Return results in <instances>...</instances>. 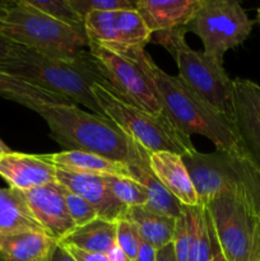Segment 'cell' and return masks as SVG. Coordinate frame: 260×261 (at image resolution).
Segmentation results:
<instances>
[{
    "instance_id": "1",
    "label": "cell",
    "mask_w": 260,
    "mask_h": 261,
    "mask_svg": "<svg viewBox=\"0 0 260 261\" xmlns=\"http://www.w3.org/2000/svg\"><path fill=\"white\" fill-rule=\"evenodd\" d=\"M112 50L130 56L144 68L154 84L165 114L184 134L205 137L216 145L217 150L244 153L231 120L196 94L180 76L170 75L162 70L145 53L144 47Z\"/></svg>"
},
{
    "instance_id": "2",
    "label": "cell",
    "mask_w": 260,
    "mask_h": 261,
    "mask_svg": "<svg viewBox=\"0 0 260 261\" xmlns=\"http://www.w3.org/2000/svg\"><path fill=\"white\" fill-rule=\"evenodd\" d=\"M50 135L65 150L94 153L132 167L148 152L105 115L87 112L75 103H41L36 107Z\"/></svg>"
},
{
    "instance_id": "3",
    "label": "cell",
    "mask_w": 260,
    "mask_h": 261,
    "mask_svg": "<svg viewBox=\"0 0 260 261\" xmlns=\"http://www.w3.org/2000/svg\"><path fill=\"white\" fill-rule=\"evenodd\" d=\"M3 71L51 93L83 105L93 114L103 115L93 92V84L107 86L89 50L73 59L51 58L20 47L12 58L0 61Z\"/></svg>"
},
{
    "instance_id": "4",
    "label": "cell",
    "mask_w": 260,
    "mask_h": 261,
    "mask_svg": "<svg viewBox=\"0 0 260 261\" xmlns=\"http://www.w3.org/2000/svg\"><path fill=\"white\" fill-rule=\"evenodd\" d=\"M199 199L204 206L221 194L237 196L260 209V167L244 153L198 150L183 155Z\"/></svg>"
},
{
    "instance_id": "5",
    "label": "cell",
    "mask_w": 260,
    "mask_h": 261,
    "mask_svg": "<svg viewBox=\"0 0 260 261\" xmlns=\"http://www.w3.org/2000/svg\"><path fill=\"white\" fill-rule=\"evenodd\" d=\"M0 35L17 45L51 58L73 59L88 51L84 27L66 24L25 5L13 2Z\"/></svg>"
},
{
    "instance_id": "6",
    "label": "cell",
    "mask_w": 260,
    "mask_h": 261,
    "mask_svg": "<svg viewBox=\"0 0 260 261\" xmlns=\"http://www.w3.org/2000/svg\"><path fill=\"white\" fill-rule=\"evenodd\" d=\"M92 92L105 116L148 153L172 152L185 155L196 150L191 137L178 130L166 114L157 116L127 103L103 84H93Z\"/></svg>"
},
{
    "instance_id": "7",
    "label": "cell",
    "mask_w": 260,
    "mask_h": 261,
    "mask_svg": "<svg viewBox=\"0 0 260 261\" xmlns=\"http://www.w3.org/2000/svg\"><path fill=\"white\" fill-rule=\"evenodd\" d=\"M153 35L150 41L170 53L184 83L232 121V79L223 64L191 48L185 41V27Z\"/></svg>"
},
{
    "instance_id": "8",
    "label": "cell",
    "mask_w": 260,
    "mask_h": 261,
    "mask_svg": "<svg viewBox=\"0 0 260 261\" xmlns=\"http://www.w3.org/2000/svg\"><path fill=\"white\" fill-rule=\"evenodd\" d=\"M208 211L226 261H260V209L229 194L212 199Z\"/></svg>"
},
{
    "instance_id": "9",
    "label": "cell",
    "mask_w": 260,
    "mask_h": 261,
    "mask_svg": "<svg viewBox=\"0 0 260 261\" xmlns=\"http://www.w3.org/2000/svg\"><path fill=\"white\" fill-rule=\"evenodd\" d=\"M252 24L236 0H203L185 31L200 38L205 55L223 64L224 54L249 37Z\"/></svg>"
},
{
    "instance_id": "10",
    "label": "cell",
    "mask_w": 260,
    "mask_h": 261,
    "mask_svg": "<svg viewBox=\"0 0 260 261\" xmlns=\"http://www.w3.org/2000/svg\"><path fill=\"white\" fill-rule=\"evenodd\" d=\"M88 50L107 87L120 98L152 115L165 114L152 79L137 60L98 43L89 42Z\"/></svg>"
},
{
    "instance_id": "11",
    "label": "cell",
    "mask_w": 260,
    "mask_h": 261,
    "mask_svg": "<svg viewBox=\"0 0 260 261\" xmlns=\"http://www.w3.org/2000/svg\"><path fill=\"white\" fill-rule=\"evenodd\" d=\"M89 42L112 48L144 47L152 32L137 9L92 12L84 17Z\"/></svg>"
},
{
    "instance_id": "12",
    "label": "cell",
    "mask_w": 260,
    "mask_h": 261,
    "mask_svg": "<svg viewBox=\"0 0 260 261\" xmlns=\"http://www.w3.org/2000/svg\"><path fill=\"white\" fill-rule=\"evenodd\" d=\"M232 124L245 154L260 167V86L232 79Z\"/></svg>"
},
{
    "instance_id": "13",
    "label": "cell",
    "mask_w": 260,
    "mask_h": 261,
    "mask_svg": "<svg viewBox=\"0 0 260 261\" xmlns=\"http://www.w3.org/2000/svg\"><path fill=\"white\" fill-rule=\"evenodd\" d=\"M20 193L36 221L54 240L61 241L76 228L66 206L65 189L59 182Z\"/></svg>"
},
{
    "instance_id": "14",
    "label": "cell",
    "mask_w": 260,
    "mask_h": 261,
    "mask_svg": "<svg viewBox=\"0 0 260 261\" xmlns=\"http://www.w3.org/2000/svg\"><path fill=\"white\" fill-rule=\"evenodd\" d=\"M56 178L66 190L88 201L96 209L98 218L117 222L126 216L127 206L115 198L103 176L73 172L58 167Z\"/></svg>"
},
{
    "instance_id": "15",
    "label": "cell",
    "mask_w": 260,
    "mask_h": 261,
    "mask_svg": "<svg viewBox=\"0 0 260 261\" xmlns=\"http://www.w3.org/2000/svg\"><path fill=\"white\" fill-rule=\"evenodd\" d=\"M56 167L43 154H28L10 150L0 155V177L18 191L58 184Z\"/></svg>"
},
{
    "instance_id": "16",
    "label": "cell",
    "mask_w": 260,
    "mask_h": 261,
    "mask_svg": "<svg viewBox=\"0 0 260 261\" xmlns=\"http://www.w3.org/2000/svg\"><path fill=\"white\" fill-rule=\"evenodd\" d=\"M203 0H135V9L153 33L185 27Z\"/></svg>"
},
{
    "instance_id": "17",
    "label": "cell",
    "mask_w": 260,
    "mask_h": 261,
    "mask_svg": "<svg viewBox=\"0 0 260 261\" xmlns=\"http://www.w3.org/2000/svg\"><path fill=\"white\" fill-rule=\"evenodd\" d=\"M149 167L161 184L184 206H199V199L183 155L172 152L149 153Z\"/></svg>"
},
{
    "instance_id": "18",
    "label": "cell",
    "mask_w": 260,
    "mask_h": 261,
    "mask_svg": "<svg viewBox=\"0 0 260 261\" xmlns=\"http://www.w3.org/2000/svg\"><path fill=\"white\" fill-rule=\"evenodd\" d=\"M43 157L56 167L73 171V172L134 178L127 166L107 160L94 153L81 152V150H63L59 153H46Z\"/></svg>"
},
{
    "instance_id": "19",
    "label": "cell",
    "mask_w": 260,
    "mask_h": 261,
    "mask_svg": "<svg viewBox=\"0 0 260 261\" xmlns=\"http://www.w3.org/2000/svg\"><path fill=\"white\" fill-rule=\"evenodd\" d=\"M58 244L41 231L0 234V256L5 261H41Z\"/></svg>"
},
{
    "instance_id": "20",
    "label": "cell",
    "mask_w": 260,
    "mask_h": 261,
    "mask_svg": "<svg viewBox=\"0 0 260 261\" xmlns=\"http://www.w3.org/2000/svg\"><path fill=\"white\" fill-rule=\"evenodd\" d=\"M125 218L137 227L143 241L155 250L171 244L176 228V219L157 213L145 205L127 208Z\"/></svg>"
},
{
    "instance_id": "21",
    "label": "cell",
    "mask_w": 260,
    "mask_h": 261,
    "mask_svg": "<svg viewBox=\"0 0 260 261\" xmlns=\"http://www.w3.org/2000/svg\"><path fill=\"white\" fill-rule=\"evenodd\" d=\"M135 181L144 186L148 201L145 206L157 213L177 219L183 212L180 201L158 181L149 167V153L139 163L129 167Z\"/></svg>"
},
{
    "instance_id": "22",
    "label": "cell",
    "mask_w": 260,
    "mask_h": 261,
    "mask_svg": "<svg viewBox=\"0 0 260 261\" xmlns=\"http://www.w3.org/2000/svg\"><path fill=\"white\" fill-rule=\"evenodd\" d=\"M22 231L45 232L31 213L20 191L0 189V234Z\"/></svg>"
},
{
    "instance_id": "23",
    "label": "cell",
    "mask_w": 260,
    "mask_h": 261,
    "mask_svg": "<svg viewBox=\"0 0 260 261\" xmlns=\"http://www.w3.org/2000/svg\"><path fill=\"white\" fill-rule=\"evenodd\" d=\"M59 244L71 245L84 251L107 255L116 245V222L96 218L84 226L76 227L65 239L59 241Z\"/></svg>"
},
{
    "instance_id": "24",
    "label": "cell",
    "mask_w": 260,
    "mask_h": 261,
    "mask_svg": "<svg viewBox=\"0 0 260 261\" xmlns=\"http://www.w3.org/2000/svg\"><path fill=\"white\" fill-rule=\"evenodd\" d=\"M0 96L35 111L41 103H73L70 99L51 93L0 69Z\"/></svg>"
},
{
    "instance_id": "25",
    "label": "cell",
    "mask_w": 260,
    "mask_h": 261,
    "mask_svg": "<svg viewBox=\"0 0 260 261\" xmlns=\"http://www.w3.org/2000/svg\"><path fill=\"white\" fill-rule=\"evenodd\" d=\"M199 206H184L181 216L176 219L175 234H173V249L176 261H190L195 244L196 229H198Z\"/></svg>"
},
{
    "instance_id": "26",
    "label": "cell",
    "mask_w": 260,
    "mask_h": 261,
    "mask_svg": "<svg viewBox=\"0 0 260 261\" xmlns=\"http://www.w3.org/2000/svg\"><path fill=\"white\" fill-rule=\"evenodd\" d=\"M218 254H221V249H219L211 216L208 211L200 205L195 244H194L190 261H212Z\"/></svg>"
},
{
    "instance_id": "27",
    "label": "cell",
    "mask_w": 260,
    "mask_h": 261,
    "mask_svg": "<svg viewBox=\"0 0 260 261\" xmlns=\"http://www.w3.org/2000/svg\"><path fill=\"white\" fill-rule=\"evenodd\" d=\"M103 177L115 198L127 208L147 204V191L144 186L140 185L134 178L119 177V176H103Z\"/></svg>"
},
{
    "instance_id": "28",
    "label": "cell",
    "mask_w": 260,
    "mask_h": 261,
    "mask_svg": "<svg viewBox=\"0 0 260 261\" xmlns=\"http://www.w3.org/2000/svg\"><path fill=\"white\" fill-rule=\"evenodd\" d=\"M25 5L66 24L84 27V19L75 12L69 0H22Z\"/></svg>"
},
{
    "instance_id": "29",
    "label": "cell",
    "mask_w": 260,
    "mask_h": 261,
    "mask_svg": "<svg viewBox=\"0 0 260 261\" xmlns=\"http://www.w3.org/2000/svg\"><path fill=\"white\" fill-rule=\"evenodd\" d=\"M142 242V237L132 222L126 218L116 222V245L124 251L127 260L134 261L137 259Z\"/></svg>"
},
{
    "instance_id": "30",
    "label": "cell",
    "mask_w": 260,
    "mask_h": 261,
    "mask_svg": "<svg viewBox=\"0 0 260 261\" xmlns=\"http://www.w3.org/2000/svg\"><path fill=\"white\" fill-rule=\"evenodd\" d=\"M69 3L83 19L92 12L135 9V0H69Z\"/></svg>"
},
{
    "instance_id": "31",
    "label": "cell",
    "mask_w": 260,
    "mask_h": 261,
    "mask_svg": "<svg viewBox=\"0 0 260 261\" xmlns=\"http://www.w3.org/2000/svg\"><path fill=\"white\" fill-rule=\"evenodd\" d=\"M64 195H65V201L66 206L69 209V213H70L71 219H73L76 227H82L84 224L89 223V222L94 221L96 218H98V214H97L96 209L88 201L84 200L83 198L70 193L66 189Z\"/></svg>"
},
{
    "instance_id": "32",
    "label": "cell",
    "mask_w": 260,
    "mask_h": 261,
    "mask_svg": "<svg viewBox=\"0 0 260 261\" xmlns=\"http://www.w3.org/2000/svg\"><path fill=\"white\" fill-rule=\"evenodd\" d=\"M69 254L74 257L75 261H109V257L105 254H98V252H89L84 250L78 249L71 245H63Z\"/></svg>"
},
{
    "instance_id": "33",
    "label": "cell",
    "mask_w": 260,
    "mask_h": 261,
    "mask_svg": "<svg viewBox=\"0 0 260 261\" xmlns=\"http://www.w3.org/2000/svg\"><path fill=\"white\" fill-rule=\"evenodd\" d=\"M20 47L22 46L17 45L13 41L8 40L4 36L0 35V61L12 58L13 55H15L19 51Z\"/></svg>"
},
{
    "instance_id": "34",
    "label": "cell",
    "mask_w": 260,
    "mask_h": 261,
    "mask_svg": "<svg viewBox=\"0 0 260 261\" xmlns=\"http://www.w3.org/2000/svg\"><path fill=\"white\" fill-rule=\"evenodd\" d=\"M41 261H75L74 257L68 252V250L61 244H56L54 249L48 252L47 256Z\"/></svg>"
},
{
    "instance_id": "35",
    "label": "cell",
    "mask_w": 260,
    "mask_h": 261,
    "mask_svg": "<svg viewBox=\"0 0 260 261\" xmlns=\"http://www.w3.org/2000/svg\"><path fill=\"white\" fill-rule=\"evenodd\" d=\"M155 257H157V250L148 242L143 241L138 251L137 259L134 261H155Z\"/></svg>"
},
{
    "instance_id": "36",
    "label": "cell",
    "mask_w": 260,
    "mask_h": 261,
    "mask_svg": "<svg viewBox=\"0 0 260 261\" xmlns=\"http://www.w3.org/2000/svg\"><path fill=\"white\" fill-rule=\"evenodd\" d=\"M155 261H176L175 249H173L172 242L157 250Z\"/></svg>"
},
{
    "instance_id": "37",
    "label": "cell",
    "mask_w": 260,
    "mask_h": 261,
    "mask_svg": "<svg viewBox=\"0 0 260 261\" xmlns=\"http://www.w3.org/2000/svg\"><path fill=\"white\" fill-rule=\"evenodd\" d=\"M107 257H109V261H129L126 255L124 254V251H122L117 245H115V246L110 250L109 254H107Z\"/></svg>"
},
{
    "instance_id": "38",
    "label": "cell",
    "mask_w": 260,
    "mask_h": 261,
    "mask_svg": "<svg viewBox=\"0 0 260 261\" xmlns=\"http://www.w3.org/2000/svg\"><path fill=\"white\" fill-rule=\"evenodd\" d=\"M10 5H12V3L0 2V30H2L3 23H4L5 17H7V13L8 10H9Z\"/></svg>"
},
{
    "instance_id": "39",
    "label": "cell",
    "mask_w": 260,
    "mask_h": 261,
    "mask_svg": "<svg viewBox=\"0 0 260 261\" xmlns=\"http://www.w3.org/2000/svg\"><path fill=\"white\" fill-rule=\"evenodd\" d=\"M9 152H10L9 148H8L7 145H5V143L0 139V155L5 154V153H9Z\"/></svg>"
},
{
    "instance_id": "40",
    "label": "cell",
    "mask_w": 260,
    "mask_h": 261,
    "mask_svg": "<svg viewBox=\"0 0 260 261\" xmlns=\"http://www.w3.org/2000/svg\"><path fill=\"white\" fill-rule=\"evenodd\" d=\"M212 261H226V259H224V257H223V255H222V252H221V254H218V255H217V256L214 257V259L212 260Z\"/></svg>"
},
{
    "instance_id": "41",
    "label": "cell",
    "mask_w": 260,
    "mask_h": 261,
    "mask_svg": "<svg viewBox=\"0 0 260 261\" xmlns=\"http://www.w3.org/2000/svg\"><path fill=\"white\" fill-rule=\"evenodd\" d=\"M256 20H257V23H259V24H260V7L257 8V12H256Z\"/></svg>"
},
{
    "instance_id": "42",
    "label": "cell",
    "mask_w": 260,
    "mask_h": 261,
    "mask_svg": "<svg viewBox=\"0 0 260 261\" xmlns=\"http://www.w3.org/2000/svg\"><path fill=\"white\" fill-rule=\"evenodd\" d=\"M0 261H5V260H4V259H3V257H2V256H0Z\"/></svg>"
}]
</instances>
